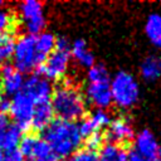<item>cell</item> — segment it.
I'll return each mask as SVG.
<instances>
[{
    "label": "cell",
    "mask_w": 161,
    "mask_h": 161,
    "mask_svg": "<svg viewBox=\"0 0 161 161\" xmlns=\"http://www.w3.org/2000/svg\"><path fill=\"white\" fill-rule=\"evenodd\" d=\"M109 79H111L109 72L103 64H94L87 70V83L108 82Z\"/></svg>",
    "instance_id": "603a6c76"
},
{
    "label": "cell",
    "mask_w": 161,
    "mask_h": 161,
    "mask_svg": "<svg viewBox=\"0 0 161 161\" xmlns=\"http://www.w3.org/2000/svg\"><path fill=\"white\" fill-rule=\"evenodd\" d=\"M13 59L14 67L21 73H29L39 68L43 64L44 58L35 48V36L29 34L20 36L15 42Z\"/></svg>",
    "instance_id": "5b68a950"
},
{
    "label": "cell",
    "mask_w": 161,
    "mask_h": 161,
    "mask_svg": "<svg viewBox=\"0 0 161 161\" xmlns=\"http://www.w3.org/2000/svg\"><path fill=\"white\" fill-rule=\"evenodd\" d=\"M34 107H35V103L23 91L14 94L11 97V99L9 101L8 111L11 116V118L14 119V123L21 131L28 130L30 127Z\"/></svg>",
    "instance_id": "52a82bcc"
},
{
    "label": "cell",
    "mask_w": 161,
    "mask_h": 161,
    "mask_svg": "<svg viewBox=\"0 0 161 161\" xmlns=\"http://www.w3.org/2000/svg\"><path fill=\"white\" fill-rule=\"evenodd\" d=\"M127 150L114 143H104L98 151V161H126Z\"/></svg>",
    "instance_id": "ffe728a7"
},
{
    "label": "cell",
    "mask_w": 161,
    "mask_h": 161,
    "mask_svg": "<svg viewBox=\"0 0 161 161\" xmlns=\"http://www.w3.org/2000/svg\"><path fill=\"white\" fill-rule=\"evenodd\" d=\"M3 157H4V153H3V151L0 150V161H3Z\"/></svg>",
    "instance_id": "f546056e"
},
{
    "label": "cell",
    "mask_w": 161,
    "mask_h": 161,
    "mask_svg": "<svg viewBox=\"0 0 161 161\" xmlns=\"http://www.w3.org/2000/svg\"><path fill=\"white\" fill-rule=\"evenodd\" d=\"M1 96H3V89H1V86H0V102H1V99H3Z\"/></svg>",
    "instance_id": "4dcf8cb0"
},
{
    "label": "cell",
    "mask_w": 161,
    "mask_h": 161,
    "mask_svg": "<svg viewBox=\"0 0 161 161\" xmlns=\"http://www.w3.org/2000/svg\"><path fill=\"white\" fill-rule=\"evenodd\" d=\"M15 40L11 34H0V65H4L11 57L14 52Z\"/></svg>",
    "instance_id": "7402d4cb"
},
{
    "label": "cell",
    "mask_w": 161,
    "mask_h": 161,
    "mask_svg": "<svg viewBox=\"0 0 161 161\" xmlns=\"http://www.w3.org/2000/svg\"><path fill=\"white\" fill-rule=\"evenodd\" d=\"M141 77L146 82H156L161 78V57L157 54H150L140 64Z\"/></svg>",
    "instance_id": "ac0fdd59"
},
{
    "label": "cell",
    "mask_w": 161,
    "mask_h": 161,
    "mask_svg": "<svg viewBox=\"0 0 161 161\" xmlns=\"http://www.w3.org/2000/svg\"><path fill=\"white\" fill-rule=\"evenodd\" d=\"M126 161H145L133 148H131V150H127V158H126Z\"/></svg>",
    "instance_id": "83f0119b"
},
{
    "label": "cell",
    "mask_w": 161,
    "mask_h": 161,
    "mask_svg": "<svg viewBox=\"0 0 161 161\" xmlns=\"http://www.w3.org/2000/svg\"><path fill=\"white\" fill-rule=\"evenodd\" d=\"M112 103L119 109L132 108L140 99V86L133 74L118 70L109 79Z\"/></svg>",
    "instance_id": "3957f363"
},
{
    "label": "cell",
    "mask_w": 161,
    "mask_h": 161,
    "mask_svg": "<svg viewBox=\"0 0 161 161\" xmlns=\"http://www.w3.org/2000/svg\"><path fill=\"white\" fill-rule=\"evenodd\" d=\"M53 116H54V112L50 102L35 104L30 127H33L36 131H44L53 121Z\"/></svg>",
    "instance_id": "e0dca14e"
},
{
    "label": "cell",
    "mask_w": 161,
    "mask_h": 161,
    "mask_svg": "<svg viewBox=\"0 0 161 161\" xmlns=\"http://www.w3.org/2000/svg\"><path fill=\"white\" fill-rule=\"evenodd\" d=\"M3 161H25V160H24V156L21 155V152L18 148H15V150L6 151V153H4Z\"/></svg>",
    "instance_id": "4316f807"
},
{
    "label": "cell",
    "mask_w": 161,
    "mask_h": 161,
    "mask_svg": "<svg viewBox=\"0 0 161 161\" xmlns=\"http://www.w3.org/2000/svg\"><path fill=\"white\" fill-rule=\"evenodd\" d=\"M111 119L112 118L106 109H96L88 116H84L82 119H79V123H77L82 138L84 140L92 133L102 132L103 128H107Z\"/></svg>",
    "instance_id": "8fae6325"
},
{
    "label": "cell",
    "mask_w": 161,
    "mask_h": 161,
    "mask_svg": "<svg viewBox=\"0 0 161 161\" xmlns=\"http://www.w3.org/2000/svg\"><path fill=\"white\" fill-rule=\"evenodd\" d=\"M43 138L52 148L57 158L72 156L83 142L77 122L53 119L43 131Z\"/></svg>",
    "instance_id": "6da1fadb"
},
{
    "label": "cell",
    "mask_w": 161,
    "mask_h": 161,
    "mask_svg": "<svg viewBox=\"0 0 161 161\" xmlns=\"http://www.w3.org/2000/svg\"><path fill=\"white\" fill-rule=\"evenodd\" d=\"M70 58H73L80 67L87 69L96 64L94 54L88 48L84 39H75L70 44Z\"/></svg>",
    "instance_id": "2e32d148"
},
{
    "label": "cell",
    "mask_w": 161,
    "mask_h": 161,
    "mask_svg": "<svg viewBox=\"0 0 161 161\" xmlns=\"http://www.w3.org/2000/svg\"><path fill=\"white\" fill-rule=\"evenodd\" d=\"M24 75L19 72L14 65L4 64L0 69V86L1 89L5 91L6 94L14 96L23 89L24 86Z\"/></svg>",
    "instance_id": "9a60e30c"
},
{
    "label": "cell",
    "mask_w": 161,
    "mask_h": 161,
    "mask_svg": "<svg viewBox=\"0 0 161 161\" xmlns=\"http://www.w3.org/2000/svg\"><path fill=\"white\" fill-rule=\"evenodd\" d=\"M14 25H15L14 15L9 10L0 8V34L9 33V30H11Z\"/></svg>",
    "instance_id": "484cf974"
},
{
    "label": "cell",
    "mask_w": 161,
    "mask_h": 161,
    "mask_svg": "<svg viewBox=\"0 0 161 161\" xmlns=\"http://www.w3.org/2000/svg\"><path fill=\"white\" fill-rule=\"evenodd\" d=\"M133 150L145 161L157 157L160 151H161L155 135L147 128H143L137 135H135V137H133Z\"/></svg>",
    "instance_id": "7c38bea8"
},
{
    "label": "cell",
    "mask_w": 161,
    "mask_h": 161,
    "mask_svg": "<svg viewBox=\"0 0 161 161\" xmlns=\"http://www.w3.org/2000/svg\"><path fill=\"white\" fill-rule=\"evenodd\" d=\"M19 145V151L25 161H57L55 155L43 137L29 135L21 138Z\"/></svg>",
    "instance_id": "ba28073f"
},
{
    "label": "cell",
    "mask_w": 161,
    "mask_h": 161,
    "mask_svg": "<svg viewBox=\"0 0 161 161\" xmlns=\"http://www.w3.org/2000/svg\"><path fill=\"white\" fill-rule=\"evenodd\" d=\"M147 161H160V158H158V156H157V157H155V158H151V160H147Z\"/></svg>",
    "instance_id": "f1b7e54d"
},
{
    "label": "cell",
    "mask_w": 161,
    "mask_h": 161,
    "mask_svg": "<svg viewBox=\"0 0 161 161\" xmlns=\"http://www.w3.org/2000/svg\"><path fill=\"white\" fill-rule=\"evenodd\" d=\"M145 34L148 42L157 49H161V14L152 13L145 23Z\"/></svg>",
    "instance_id": "d6986e66"
},
{
    "label": "cell",
    "mask_w": 161,
    "mask_h": 161,
    "mask_svg": "<svg viewBox=\"0 0 161 161\" xmlns=\"http://www.w3.org/2000/svg\"><path fill=\"white\" fill-rule=\"evenodd\" d=\"M158 158H160V161H161V151H160V153H158Z\"/></svg>",
    "instance_id": "1f68e13d"
},
{
    "label": "cell",
    "mask_w": 161,
    "mask_h": 161,
    "mask_svg": "<svg viewBox=\"0 0 161 161\" xmlns=\"http://www.w3.org/2000/svg\"><path fill=\"white\" fill-rule=\"evenodd\" d=\"M50 104L59 119L75 122L86 114V98L72 84H62L53 91Z\"/></svg>",
    "instance_id": "7a4b0ae2"
},
{
    "label": "cell",
    "mask_w": 161,
    "mask_h": 161,
    "mask_svg": "<svg viewBox=\"0 0 161 161\" xmlns=\"http://www.w3.org/2000/svg\"><path fill=\"white\" fill-rule=\"evenodd\" d=\"M1 5H3V1H0V6H1Z\"/></svg>",
    "instance_id": "d6a6232c"
},
{
    "label": "cell",
    "mask_w": 161,
    "mask_h": 161,
    "mask_svg": "<svg viewBox=\"0 0 161 161\" xmlns=\"http://www.w3.org/2000/svg\"><path fill=\"white\" fill-rule=\"evenodd\" d=\"M84 98L92 106H94L96 109H107L112 104L109 80L87 83Z\"/></svg>",
    "instance_id": "4fadbf2b"
},
{
    "label": "cell",
    "mask_w": 161,
    "mask_h": 161,
    "mask_svg": "<svg viewBox=\"0 0 161 161\" xmlns=\"http://www.w3.org/2000/svg\"><path fill=\"white\" fill-rule=\"evenodd\" d=\"M35 104L50 102L52 94H53V87L52 83L44 78L40 74L30 75L23 86L21 89Z\"/></svg>",
    "instance_id": "9c48e42d"
},
{
    "label": "cell",
    "mask_w": 161,
    "mask_h": 161,
    "mask_svg": "<svg viewBox=\"0 0 161 161\" xmlns=\"http://www.w3.org/2000/svg\"><path fill=\"white\" fill-rule=\"evenodd\" d=\"M104 135L102 132H96V133H92L89 135L88 137L84 138V147L88 148V150H92V151H96L98 152L102 146L104 145Z\"/></svg>",
    "instance_id": "cb8c5ba5"
},
{
    "label": "cell",
    "mask_w": 161,
    "mask_h": 161,
    "mask_svg": "<svg viewBox=\"0 0 161 161\" xmlns=\"http://www.w3.org/2000/svg\"><path fill=\"white\" fill-rule=\"evenodd\" d=\"M55 43L57 36L50 31H42L35 36V48L44 59L55 49Z\"/></svg>",
    "instance_id": "44dd1931"
},
{
    "label": "cell",
    "mask_w": 161,
    "mask_h": 161,
    "mask_svg": "<svg viewBox=\"0 0 161 161\" xmlns=\"http://www.w3.org/2000/svg\"><path fill=\"white\" fill-rule=\"evenodd\" d=\"M70 64V43L67 38H57L55 49L44 59L39 67L40 75L50 80H62L68 73Z\"/></svg>",
    "instance_id": "277c9868"
},
{
    "label": "cell",
    "mask_w": 161,
    "mask_h": 161,
    "mask_svg": "<svg viewBox=\"0 0 161 161\" xmlns=\"http://www.w3.org/2000/svg\"><path fill=\"white\" fill-rule=\"evenodd\" d=\"M19 16L24 29L29 35L40 34L47 24L43 4L36 0H25L19 4Z\"/></svg>",
    "instance_id": "8992f818"
},
{
    "label": "cell",
    "mask_w": 161,
    "mask_h": 161,
    "mask_svg": "<svg viewBox=\"0 0 161 161\" xmlns=\"http://www.w3.org/2000/svg\"><path fill=\"white\" fill-rule=\"evenodd\" d=\"M23 131L10 119L4 112H0V150H15L21 141Z\"/></svg>",
    "instance_id": "5bb4252c"
},
{
    "label": "cell",
    "mask_w": 161,
    "mask_h": 161,
    "mask_svg": "<svg viewBox=\"0 0 161 161\" xmlns=\"http://www.w3.org/2000/svg\"><path fill=\"white\" fill-rule=\"evenodd\" d=\"M68 161H98V152L79 147L72 156H69Z\"/></svg>",
    "instance_id": "d4e9b609"
},
{
    "label": "cell",
    "mask_w": 161,
    "mask_h": 161,
    "mask_svg": "<svg viewBox=\"0 0 161 161\" xmlns=\"http://www.w3.org/2000/svg\"><path fill=\"white\" fill-rule=\"evenodd\" d=\"M103 135L107 143H114L118 146L130 142L135 137L133 127L131 122L125 117H117L111 119Z\"/></svg>",
    "instance_id": "30bf717a"
}]
</instances>
